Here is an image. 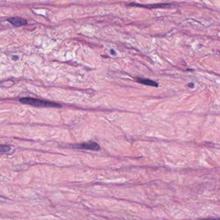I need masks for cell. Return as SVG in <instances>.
<instances>
[{
    "label": "cell",
    "instance_id": "6da1fadb",
    "mask_svg": "<svg viewBox=\"0 0 220 220\" xmlns=\"http://www.w3.org/2000/svg\"><path fill=\"white\" fill-rule=\"evenodd\" d=\"M20 102L23 104H27V105H29L37 107H55V108L62 107L61 105H59V104L56 103L40 100H38V99L32 98H20Z\"/></svg>",
    "mask_w": 220,
    "mask_h": 220
},
{
    "label": "cell",
    "instance_id": "7a4b0ae2",
    "mask_svg": "<svg viewBox=\"0 0 220 220\" xmlns=\"http://www.w3.org/2000/svg\"><path fill=\"white\" fill-rule=\"evenodd\" d=\"M73 147L78 149H84V150H91V151H99L100 149V146L97 143L89 141L82 143L80 144H76L73 145Z\"/></svg>",
    "mask_w": 220,
    "mask_h": 220
},
{
    "label": "cell",
    "instance_id": "3957f363",
    "mask_svg": "<svg viewBox=\"0 0 220 220\" xmlns=\"http://www.w3.org/2000/svg\"><path fill=\"white\" fill-rule=\"evenodd\" d=\"M7 21L11 24H12L13 25L16 26V27H21V26H23L27 24V21L23 18H21L20 17H12V18H10L7 20Z\"/></svg>",
    "mask_w": 220,
    "mask_h": 220
},
{
    "label": "cell",
    "instance_id": "277c9868",
    "mask_svg": "<svg viewBox=\"0 0 220 220\" xmlns=\"http://www.w3.org/2000/svg\"><path fill=\"white\" fill-rule=\"evenodd\" d=\"M130 6H137V7H145V8H160V7H169L170 5V4L167 3H163V4H156V5H140L137 3H130L129 4Z\"/></svg>",
    "mask_w": 220,
    "mask_h": 220
},
{
    "label": "cell",
    "instance_id": "5b68a950",
    "mask_svg": "<svg viewBox=\"0 0 220 220\" xmlns=\"http://www.w3.org/2000/svg\"><path fill=\"white\" fill-rule=\"evenodd\" d=\"M136 81L137 83H141V84H144L145 85H148V86H152V87H158V84L156 83V82L154 81L151 80L149 79H144V78H136Z\"/></svg>",
    "mask_w": 220,
    "mask_h": 220
},
{
    "label": "cell",
    "instance_id": "8992f818",
    "mask_svg": "<svg viewBox=\"0 0 220 220\" xmlns=\"http://www.w3.org/2000/svg\"><path fill=\"white\" fill-rule=\"evenodd\" d=\"M10 150V147L8 145H0V152H6Z\"/></svg>",
    "mask_w": 220,
    "mask_h": 220
},
{
    "label": "cell",
    "instance_id": "52a82bcc",
    "mask_svg": "<svg viewBox=\"0 0 220 220\" xmlns=\"http://www.w3.org/2000/svg\"><path fill=\"white\" fill-rule=\"evenodd\" d=\"M198 220H219V219H214V218H208V219H202Z\"/></svg>",
    "mask_w": 220,
    "mask_h": 220
},
{
    "label": "cell",
    "instance_id": "ba28073f",
    "mask_svg": "<svg viewBox=\"0 0 220 220\" xmlns=\"http://www.w3.org/2000/svg\"><path fill=\"white\" fill-rule=\"evenodd\" d=\"M189 86L190 88H193L194 86V85L193 83H190V84L189 85Z\"/></svg>",
    "mask_w": 220,
    "mask_h": 220
}]
</instances>
